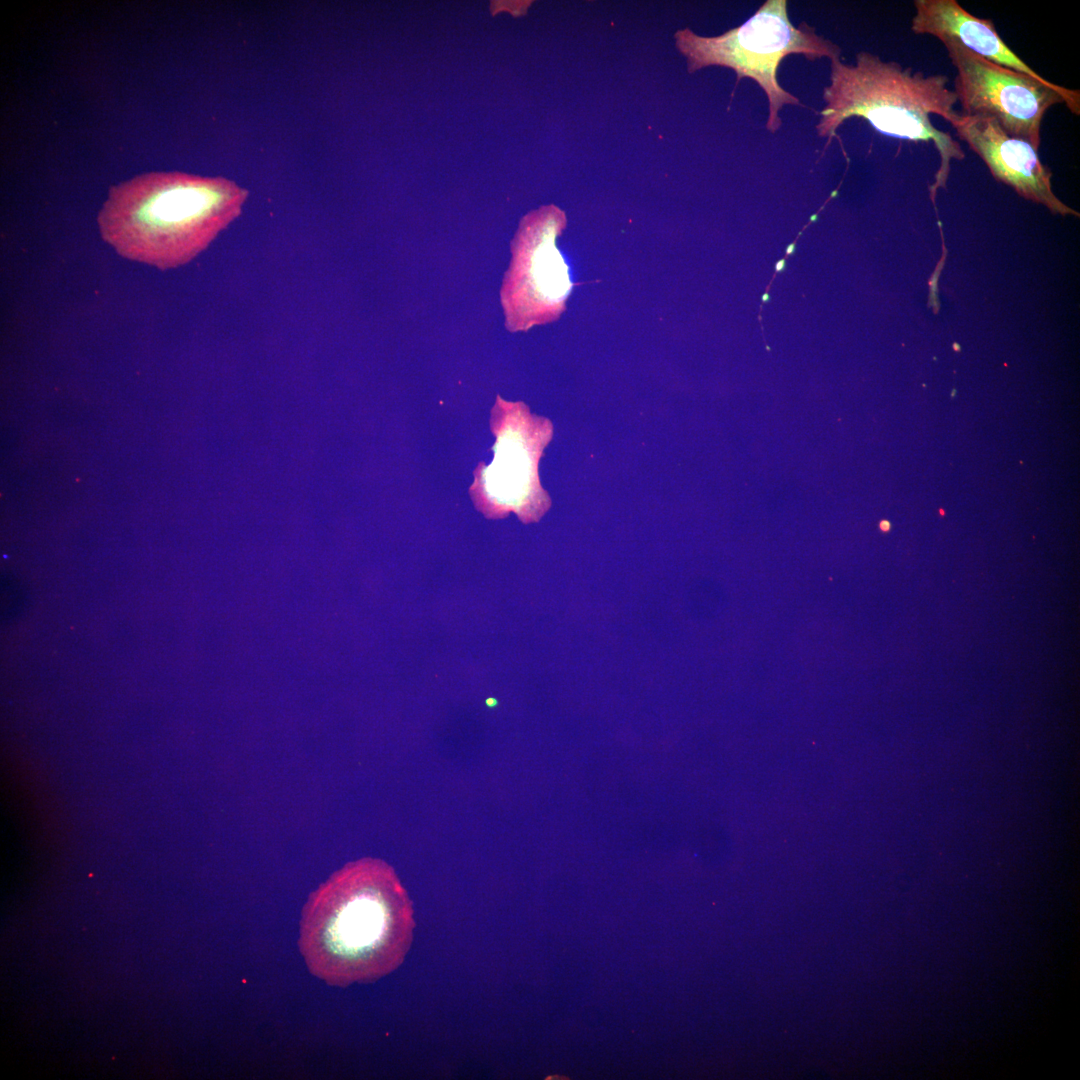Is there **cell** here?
Returning a JSON list of instances; mask_svg holds the SVG:
<instances>
[{"mask_svg":"<svg viewBox=\"0 0 1080 1080\" xmlns=\"http://www.w3.org/2000/svg\"><path fill=\"white\" fill-rule=\"evenodd\" d=\"M415 928L411 900L393 868L362 858L333 873L310 896L299 948L309 971L329 985L376 981L404 961Z\"/></svg>","mask_w":1080,"mask_h":1080,"instance_id":"6da1fadb","label":"cell"},{"mask_svg":"<svg viewBox=\"0 0 1080 1080\" xmlns=\"http://www.w3.org/2000/svg\"><path fill=\"white\" fill-rule=\"evenodd\" d=\"M246 198L245 189L225 178L147 173L110 190L98 224L121 255L168 269L203 251Z\"/></svg>","mask_w":1080,"mask_h":1080,"instance_id":"7a4b0ae2","label":"cell"},{"mask_svg":"<svg viewBox=\"0 0 1080 1080\" xmlns=\"http://www.w3.org/2000/svg\"><path fill=\"white\" fill-rule=\"evenodd\" d=\"M948 84L944 74L914 72L867 51L856 54L855 65H846L840 58L831 60L830 84L823 92L826 105L819 113L817 133L827 137L829 144L846 119L859 117L884 135L915 143L932 142L940 158L929 188L934 202L936 191L946 185L951 161L965 158L961 144L930 119L937 115L950 123L959 114L956 94Z\"/></svg>","mask_w":1080,"mask_h":1080,"instance_id":"3957f363","label":"cell"},{"mask_svg":"<svg viewBox=\"0 0 1080 1080\" xmlns=\"http://www.w3.org/2000/svg\"><path fill=\"white\" fill-rule=\"evenodd\" d=\"M674 38L686 58L688 72L718 65L735 71L736 84L742 77L753 79L767 96L766 129L771 133L781 127L779 111L784 105L804 106L780 86L777 70L781 61L790 54H802L810 61L822 57L831 61L841 56L837 44L816 34L807 23L795 27L789 20L785 0L766 1L746 22L722 35L704 37L684 28Z\"/></svg>","mask_w":1080,"mask_h":1080,"instance_id":"277c9868","label":"cell"},{"mask_svg":"<svg viewBox=\"0 0 1080 1080\" xmlns=\"http://www.w3.org/2000/svg\"><path fill=\"white\" fill-rule=\"evenodd\" d=\"M956 70L954 93L963 115L990 117L1010 135L1041 144V125L1057 104L1080 115V91L1053 82H1041L1025 73L1001 66L964 47L958 40L941 41Z\"/></svg>","mask_w":1080,"mask_h":1080,"instance_id":"5b68a950","label":"cell"},{"mask_svg":"<svg viewBox=\"0 0 1080 1080\" xmlns=\"http://www.w3.org/2000/svg\"><path fill=\"white\" fill-rule=\"evenodd\" d=\"M565 224L564 212L554 205L542 206L521 220L502 288L511 329L548 321L563 309L571 282L555 239Z\"/></svg>","mask_w":1080,"mask_h":1080,"instance_id":"8992f818","label":"cell"},{"mask_svg":"<svg viewBox=\"0 0 1080 1080\" xmlns=\"http://www.w3.org/2000/svg\"><path fill=\"white\" fill-rule=\"evenodd\" d=\"M509 419L496 431L493 464L484 474V501L480 509L488 517L515 512L523 522L538 521L550 506L541 489L537 464L550 440V422L533 417L522 404H510Z\"/></svg>","mask_w":1080,"mask_h":1080,"instance_id":"52a82bcc","label":"cell"},{"mask_svg":"<svg viewBox=\"0 0 1080 1080\" xmlns=\"http://www.w3.org/2000/svg\"><path fill=\"white\" fill-rule=\"evenodd\" d=\"M956 135L978 155L992 176L1053 214L1079 216L1054 194L1052 172L1029 142L1010 136L995 119L961 112L949 123Z\"/></svg>","mask_w":1080,"mask_h":1080,"instance_id":"ba28073f","label":"cell"},{"mask_svg":"<svg viewBox=\"0 0 1080 1080\" xmlns=\"http://www.w3.org/2000/svg\"><path fill=\"white\" fill-rule=\"evenodd\" d=\"M913 5L915 13L911 19V30L914 34L930 35L939 41L958 40L964 47L989 61L1041 82H1049L1007 46L991 19L972 15L957 0H915Z\"/></svg>","mask_w":1080,"mask_h":1080,"instance_id":"9c48e42d","label":"cell"},{"mask_svg":"<svg viewBox=\"0 0 1080 1080\" xmlns=\"http://www.w3.org/2000/svg\"><path fill=\"white\" fill-rule=\"evenodd\" d=\"M785 266H786V261L784 259H781L775 264V271L777 273L782 272L785 269Z\"/></svg>","mask_w":1080,"mask_h":1080,"instance_id":"30bf717a","label":"cell"},{"mask_svg":"<svg viewBox=\"0 0 1080 1080\" xmlns=\"http://www.w3.org/2000/svg\"><path fill=\"white\" fill-rule=\"evenodd\" d=\"M795 250H796V245L794 243H791L786 248V254L790 255V254L794 253Z\"/></svg>","mask_w":1080,"mask_h":1080,"instance_id":"8fae6325","label":"cell"},{"mask_svg":"<svg viewBox=\"0 0 1080 1080\" xmlns=\"http://www.w3.org/2000/svg\"><path fill=\"white\" fill-rule=\"evenodd\" d=\"M880 527L882 530L887 531L890 528V524L887 521H882Z\"/></svg>","mask_w":1080,"mask_h":1080,"instance_id":"7c38bea8","label":"cell"},{"mask_svg":"<svg viewBox=\"0 0 1080 1080\" xmlns=\"http://www.w3.org/2000/svg\"><path fill=\"white\" fill-rule=\"evenodd\" d=\"M770 298H771V297H770V295H769L768 293H764V294L762 295V297H761V299H762V302H767V301H770Z\"/></svg>","mask_w":1080,"mask_h":1080,"instance_id":"4fadbf2b","label":"cell"},{"mask_svg":"<svg viewBox=\"0 0 1080 1080\" xmlns=\"http://www.w3.org/2000/svg\"><path fill=\"white\" fill-rule=\"evenodd\" d=\"M817 218H818V215H817V214H814V215H812V216L810 217V221H811V222H815V221L817 220Z\"/></svg>","mask_w":1080,"mask_h":1080,"instance_id":"5bb4252c","label":"cell"},{"mask_svg":"<svg viewBox=\"0 0 1080 1080\" xmlns=\"http://www.w3.org/2000/svg\"><path fill=\"white\" fill-rule=\"evenodd\" d=\"M836 195H837V191H833L832 194H831L832 197H835Z\"/></svg>","mask_w":1080,"mask_h":1080,"instance_id":"9a60e30c","label":"cell"}]
</instances>
